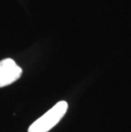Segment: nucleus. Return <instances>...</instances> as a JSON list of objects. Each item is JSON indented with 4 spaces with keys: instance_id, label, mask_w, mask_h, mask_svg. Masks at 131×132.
<instances>
[{
    "instance_id": "f257e3e1",
    "label": "nucleus",
    "mask_w": 131,
    "mask_h": 132,
    "mask_svg": "<svg viewBox=\"0 0 131 132\" xmlns=\"http://www.w3.org/2000/svg\"><path fill=\"white\" fill-rule=\"evenodd\" d=\"M67 108L68 104L65 101L57 102L52 108L30 125L28 132H49L60 121L66 114Z\"/></svg>"
},
{
    "instance_id": "f03ea898",
    "label": "nucleus",
    "mask_w": 131,
    "mask_h": 132,
    "mask_svg": "<svg viewBox=\"0 0 131 132\" xmlns=\"http://www.w3.org/2000/svg\"><path fill=\"white\" fill-rule=\"evenodd\" d=\"M22 69L11 58L0 61V88L15 83L21 78Z\"/></svg>"
}]
</instances>
